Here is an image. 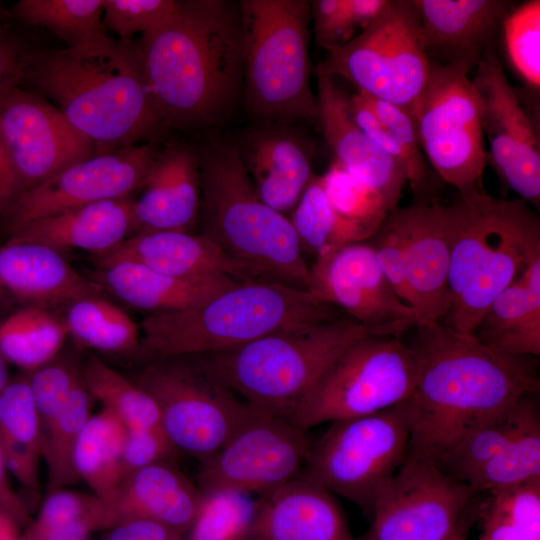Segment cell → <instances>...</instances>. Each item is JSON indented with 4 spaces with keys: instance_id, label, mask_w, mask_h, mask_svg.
Instances as JSON below:
<instances>
[{
    "instance_id": "6da1fadb",
    "label": "cell",
    "mask_w": 540,
    "mask_h": 540,
    "mask_svg": "<svg viewBox=\"0 0 540 540\" xmlns=\"http://www.w3.org/2000/svg\"><path fill=\"white\" fill-rule=\"evenodd\" d=\"M413 328L418 377L407 399L410 451L438 462L471 429L538 393L531 357L503 353L441 322Z\"/></svg>"
},
{
    "instance_id": "7a4b0ae2",
    "label": "cell",
    "mask_w": 540,
    "mask_h": 540,
    "mask_svg": "<svg viewBox=\"0 0 540 540\" xmlns=\"http://www.w3.org/2000/svg\"><path fill=\"white\" fill-rule=\"evenodd\" d=\"M139 44L147 85L167 127L211 124L230 108L243 82L239 4L178 1L172 17Z\"/></svg>"
},
{
    "instance_id": "3957f363",
    "label": "cell",
    "mask_w": 540,
    "mask_h": 540,
    "mask_svg": "<svg viewBox=\"0 0 540 540\" xmlns=\"http://www.w3.org/2000/svg\"><path fill=\"white\" fill-rule=\"evenodd\" d=\"M23 81L53 100L97 153L138 145L167 127L147 85L139 40H118L105 55L25 50Z\"/></svg>"
},
{
    "instance_id": "277c9868",
    "label": "cell",
    "mask_w": 540,
    "mask_h": 540,
    "mask_svg": "<svg viewBox=\"0 0 540 540\" xmlns=\"http://www.w3.org/2000/svg\"><path fill=\"white\" fill-rule=\"evenodd\" d=\"M341 315L308 290L271 280L242 281L199 306L147 315L131 355L148 363L211 354Z\"/></svg>"
},
{
    "instance_id": "5b68a950",
    "label": "cell",
    "mask_w": 540,
    "mask_h": 540,
    "mask_svg": "<svg viewBox=\"0 0 540 540\" xmlns=\"http://www.w3.org/2000/svg\"><path fill=\"white\" fill-rule=\"evenodd\" d=\"M448 207L449 308L441 323L474 334L496 296L540 254V222L523 199L485 191Z\"/></svg>"
},
{
    "instance_id": "8992f818",
    "label": "cell",
    "mask_w": 540,
    "mask_h": 540,
    "mask_svg": "<svg viewBox=\"0 0 540 540\" xmlns=\"http://www.w3.org/2000/svg\"><path fill=\"white\" fill-rule=\"evenodd\" d=\"M402 333L397 328L368 327L341 315L198 357L251 409L290 421L350 345L367 336Z\"/></svg>"
},
{
    "instance_id": "52a82bcc",
    "label": "cell",
    "mask_w": 540,
    "mask_h": 540,
    "mask_svg": "<svg viewBox=\"0 0 540 540\" xmlns=\"http://www.w3.org/2000/svg\"><path fill=\"white\" fill-rule=\"evenodd\" d=\"M199 166L201 234L263 279L309 291L310 268L289 218L258 196L238 149L211 147Z\"/></svg>"
},
{
    "instance_id": "ba28073f",
    "label": "cell",
    "mask_w": 540,
    "mask_h": 540,
    "mask_svg": "<svg viewBox=\"0 0 540 540\" xmlns=\"http://www.w3.org/2000/svg\"><path fill=\"white\" fill-rule=\"evenodd\" d=\"M247 108L272 121L315 120L310 86L311 9L305 0H242Z\"/></svg>"
},
{
    "instance_id": "9c48e42d",
    "label": "cell",
    "mask_w": 540,
    "mask_h": 540,
    "mask_svg": "<svg viewBox=\"0 0 540 540\" xmlns=\"http://www.w3.org/2000/svg\"><path fill=\"white\" fill-rule=\"evenodd\" d=\"M407 399L382 411L331 422L314 440L302 473L356 504L370 520L375 496L409 450Z\"/></svg>"
},
{
    "instance_id": "30bf717a",
    "label": "cell",
    "mask_w": 540,
    "mask_h": 540,
    "mask_svg": "<svg viewBox=\"0 0 540 540\" xmlns=\"http://www.w3.org/2000/svg\"><path fill=\"white\" fill-rule=\"evenodd\" d=\"M326 51L319 64L328 75L412 115L430 71L415 0H388L367 28Z\"/></svg>"
},
{
    "instance_id": "8fae6325",
    "label": "cell",
    "mask_w": 540,
    "mask_h": 540,
    "mask_svg": "<svg viewBox=\"0 0 540 540\" xmlns=\"http://www.w3.org/2000/svg\"><path fill=\"white\" fill-rule=\"evenodd\" d=\"M417 377V356L410 345L399 336H367L332 363L290 422L309 430L382 411L408 399Z\"/></svg>"
},
{
    "instance_id": "7c38bea8",
    "label": "cell",
    "mask_w": 540,
    "mask_h": 540,
    "mask_svg": "<svg viewBox=\"0 0 540 540\" xmlns=\"http://www.w3.org/2000/svg\"><path fill=\"white\" fill-rule=\"evenodd\" d=\"M130 378L154 399L161 428L173 446L200 462L211 457L251 412L198 356L150 361Z\"/></svg>"
},
{
    "instance_id": "4fadbf2b",
    "label": "cell",
    "mask_w": 540,
    "mask_h": 540,
    "mask_svg": "<svg viewBox=\"0 0 540 540\" xmlns=\"http://www.w3.org/2000/svg\"><path fill=\"white\" fill-rule=\"evenodd\" d=\"M422 151L461 198L483 192L488 162L480 103L468 75L430 61L427 82L412 111Z\"/></svg>"
},
{
    "instance_id": "5bb4252c",
    "label": "cell",
    "mask_w": 540,
    "mask_h": 540,
    "mask_svg": "<svg viewBox=\"0 0 540 540\" xmlns=\"http://www.w3.org/2000/svg\"><path fill=\"white\" fill-rule=\"evenodd\" d=\"M313 442L308 430L251 409L226 442L201 462L199 488L207 496L263 495L302 472Z\"/></svg>"
},
{
    "instance_id": "9a60e30c",
    "label": "cell",
    "mask_w": 540,
    "mask_h": 540,
    "mask_svg": "<svg viewBox=\"0 0 540 540\" xmlns=\"http://www.w3.org/2000/svg\"><path fill=\"white\" fill-rule=\"evenodd\" d=\"M475 495L434 459L408 450L378 490L370 526L356 540H445Z\"/></svg>"
},
{
    "instance_id": "2e32d148",
    "label": "cell",
    "mask_w": 540,
    "mask_h": 540,
    "mask_svg": "<svg viewBox=\"0 0 540 540\" xmlns=\"http://www.w3.org/2000/svg\"><path fill=\"white\" fill-rule=\"evenodd\" d=\"M159 150L152 143L97 153L22 193L0 217L9 236L22 226L90 203L131 196L141 189Z\"/></svg>"
},
{
    "instance_id": "e0dca14e",
    "label": "cell",
    "mask_w": 540,
    "mask_h": 540,
    "mask_svg": "<svg viewBox=\"0 0 540 540\" xmlns=\"http://www.w3.org/2000/svg\"><path fill=\"white\" fill-rule=\"evenodd\" d=\"M0 140L22 193L97 154L57 107L19 85L0 94Z\"/></svg>"
},
{
    "instance_id": "ac0fdd59",
    "label": "cell",
    "mask_w": 540,
    "mask_h": 540,
    "mask_svg": "<svg viewBox=\"0 0 540 540\" xmlns=\"http://www.w3.org/2000/svg\"><path fill=\"white\" fill-rule=\"evenodd\" d=\"M471 83L488 138V161L521 199L540 202L539 129L518 93L509 83L496 49H489L475 69Z\"/></svg>"
},
{
    "instance_id": "d6986e66",
    "label": "cell",
    "mask_w": 540,
    "mask_h": 540,
    "mask_svg": "<svg viewBox=\"0 0 540 540\" xmlns=\"http://www.w3.org/2000/svg\"><path fill=\"white\" fill-rule=\"evenodd\" d=\"M309 291L368 327L405 332L416 325L413 308L395 293L368 240L317 257L310 268Z\"/></svg>"
},
{
    "instance_id": "ffe728a7",
    "label": "cell",
    "mask_w": 540,
    "mask_h": 540,
    "mask_svg": "<svg viewBox=\"0 0 540 540\" xmlns=\"http://www.w3.org/2000/svg\"><path fill=\"white\" fill-rule=\"evenodd\" d=\"M415 5L429 60L469 75L484 54L496 48L515 2L415 0Z\"/></svg>"
},
{
    "instance_id": "44dd1931",
    "label": "cell",
    "mask_w": 540,
    "mask_h": 540,
    "mask_svg": "<svg viewBox=\"0 0 540 540\" xmlns=\"http://www.w3.org/2000/svg\"><path fill=\"white\" fill-rule=\"evenodd\" d=\"M61 252L12 238L0 245V316L24 308L66 307L81 297L102 294Z\"/></svg>"
},
{
    "instance_id": "7402d4cb",
    "label": "cell",
    "mask_w": 540,
    "mask_h": 540,
    "mask_svg": "<svg viewBox=\"0 0 540 540\" xmlns=\"http://www.w3.org/2000/svg\"><path fill=\"white\" fill-rule=\"evenodd\" d=\"M242 540H356L334 494L302 472L260 495Z\"/></svg>"
},
{
    "instance_id": "603a6c76",
    "label": "cell",
    "mask_w": 540,
    "mask_h": 540,
    "mask_svg": "<svg viewBox=\"0 0 540 540\" xmlns=\"http://www.w3.org/2000/svg\"><path fill=\"white\" fill-rule=\"evenodd\" d=\"M394 211L403 235L416 325L441 322L449 308V207L418 202Z\"/></svg>"
},
{
    "instance_id": "cb8c5ba5",
    "label": "cell",
    "mask_w": 540,
    "mask_h": 540,
    "mask_svg": "<svg viewBox=\"0 0 540 540\" xmlns=\"http://www.w3.org/2000/svg\"><path fill=\"white\" fill-rule=\"evenodd\" d=\"M316 76L315 120L335 156L334 161L378 191L392 210L396 209L407 182L403 168L356 124L350 112L349 96L320 64Z\"/></svg>"
},
{
    "instance_id": "d4e9b609",
    "label": "cell",
    "mask_w": 540,
    "mask_h": 540,
    "mask_svg": "<svg viewBox=\"0 0 540 540\" xmlns=\"http://www.w3.org/2000/svg\"><path fill=\"white\" fill-rule=\"evenodd\" d=\"M206 498L199 487L165 461L129 475L103 501L115 525L131 519L151 520L183 535L193 527Z\"/></svg>"
},
{
    "instance_id": "484cf974",
    "label": "cell",
    "mask_w": 540,
    "mask_h": 540,
    "mask_svg": "<svg viewBox=\"0 0 540 540\" xmlns=\"http://www.w3.org/2000/svg\"><path fill=\"white\" fill-rule=\"evenodd\" d=\"M138 199L133 201L135 232L186 231L201 203L199 158L188 148L160 151Z\"/></svg>"
},
{
    "instance_id": "4316f807",
    "label": "cell",
    "mask_w": 540,
    "mask_h": 540,
    "mask_svg": "<svg viewBox=\"0 0 540 540\" xmlns=\"http://www.w3.org/2000/svg\"><path fill=\"white\" fill-rule=\"evenodd\" d=\"M123 260L182 278L227 275L240 281L266 280L204 235L186 231L138 233L98 259L100 266Z\"/></svg>"
},
{
    "instance_id": "83f0119b",
    "label": "cell",
    "mask_w": 540,
    "mask_h": 540,
    "mask_svg": "<svg viewBox=\"0 0 540 540\" xmlns=\"http://www.w3.org/2000/svg\"><path fill=\"white\" fill-rule=\"evenodd\" d=\"M129 197L90 203L32 221L7 236L62 252L79 249L102 258L135 232Z\"/></svg>"
},
{
    "instance_id": "f1b7e54d",
    "label": "cell",
    "mask_w": 540,
    "mask_h": 540,
    "mask_svg": "<svg viewBox=\"0 0 540 540\" xmlns=\"http://www.w3.org/2000/svg\"><path fill=\"white\" fill-rule=\"evenodd\" d=\"M127 305L161 314L199 306L240 280L227 275L182 278L123 260L104 266L93 280Z\"/></svg>"
},
{
    "instance_id": "f546056e",
    "label": "cell",
    "mask_w": 540,
    "mask_h": 540,
    "mask_svg": "<svg viewBox=\"0 0 540 540\" xmlns=\"http://www.w3.org/2000/svg\"><path fill=\"white\" fill-rule=\"evenodd\" d=\"M475 337L503 353L540 354V254L499 293L479 321Z\"/></svg>"
},
{
    "instance_id": "4dcf8cb0",
    "label": "cell",
    "mask_w": 540,
    "mask_h": 540,
    "mask_svg": "<svg viewBox=\"0 0 540 540\" xmlns=\"http://www.w3.org/2000/svg\"><path fill=\"white\" fill-rule=\"evenodd\" d=\"M240 155L261 200L283 215L292 212L314 174L301 141L286 132L264 131Z\"/></svg>"
},
{
    "instance_id": "1f68e13d",
    "label": "cell",
    "mask_w": 540,
    "mask_h": 540,
    "mask_svg": "<svg viewBox=\"0 0 540 540\" xmlns=\"http://www.w3.org/2000/svg\"><path fill=\"white\" fill-rule=\"evenodd\" d=\"M0 451L8 473L18 482L20 495L32 512L40 498L43 431L26 372L11 378L0 394Z\"/></svg>"
},
{
    "instance_id": "d6a6232c",
    "label": "cell",
    "mask_w": 540,
    "mask_h": 540,
    "mask_svg": "<svg viewBox=\"0 0 540 540\" xmlns=\"http://www.w3.org/2000/svg\"><path fill=\"white\" fill-rule=\"evenodd\" d=\"M13 14L26 25L50 31L78 54H109L118 42L106 33L103 0H20Z\"/></svg>"
},
{
    "instance_id": "836d02e7",
    "label": "cell",
    "mask_w": 540,
    "mask_h": 540,
    "mask_svg": "<svg viewBox=\"0 0 540 540\" xmlns=\"http://www.w3.org/2000/svg\"><path fill=\"white\" fill-rule=\"evenodd\" d=\"M538 421L536 394H527L467 432L437 464L450 477L464 483L470 474Z\"/></svg>"
},
{
    "instance_id": "e575fe53",
    "label": "cell",
    "mask_w": 540,
    "mask_h": 540,
    "mask_svg": "<svg viewBox=\"0 0 540 540\" xmlns=\"http://www.w3.org/2000/svg\"><path fill=\"white\" fill-rule=\"evenodd\" d=\"M67 336L63 319L50 309L24 308L0 319V352L26 373L55 358Z\"/></svg>"
},
{
    "instance_id": "d590c367",
    "label": "cell",
    "mask_w": 540,
    "mask_h": 540,
    "mask_svg": "<svg viewBox=\"0 0 540 540\" xmlns=\"http://www.w3.org/2000/svg\"><path fill=\"white\" fill-rule=\"evenodd\" d=\"M126 427L108 411L91 415L79 437L74 466L93 494L107 500L123 481L121 457Z\"/></svg>"
},
{
    "instance_id": "8d00e7d4",
    "label": "cell",
    "mask_w": 540,
    "mask_h": 540,
    "mask_svg": "<svg viewBox=\"0 0 540 540\" xmlns=\"http://www.w3.org/2000/svg\"><path fill=\"white\" fill-rule=\"evenodd\" d=\"M62 319L78 344L100 352L131 355L140 340V327L102 294L72 301Z\"/></svg>"
},
{
    "instance_id": "74e56055",
    "label": "cell",
    "mask_w": 540,
    "mask_h": 540,
    "mask_svg": "<svg viewBox=\"0 0 540 540\" xmlns=\"http://www.w3.org/2000/svg\"><path fill=\"white\" fill-rule=\"evenodd\" d=\"M479 540H540V478L487 491Z\"/></svg>"
},
{
    "instance_id": "f35d334b",
    "label": "cell",
    "mask_w": 540,
    "mask_h": 540,
    "mask_svg": "<svg viewBox=\"0 0 540 540\" xmlns=\"http://www.w3.org/2000/svg\"><path fill=\"white\" fill-rule=\"evenodd\" d=\"M302 251L325 255L343 245L373 236L361 225L340 216L328 202L319 175L313 174L289 219Z\"/></svg>"
},
{
    "instance_id": "ab89813d",
    "label": "cell",
    "mask_w": 540,
    "mask_h": 540,
    "mask_svg": "<svg viewBox=\"0 0 540 540\" xmlns=\"http://www.w3.org/2000/svg\"><path fill=\"white\" fill-rule=\"evenodd\" d=\"M86 387L102 409L118 419L127 430L161 427L154 399L130 377L91 356L83 365Z\"/></svg>"
},
{
    "instance_id": "60d3db41",
    "label": "cell",
    "mask_w": 540,
    "mask_h": 540,
    "mask_svg": "<svg viewBox=\"0 0 540 540\" xmlns=\"http://www.w3.org/2000/svg\"><path fill=\"white\" fill-rule=\"evenodd\" d=\"M91 399L84 378L43 432V460L47 468V494L79 481L74 455L81 432L90 418Z\"/></svg>"
},
{
    "instance_id": "b9f144b4",
    "label": "cell",
    "mask_w": 540,
    "mask_h": 540,
    "mask_svg": "<svg viewBox=\"0 0 540 540\" xmlns=\"http://www.w3.org/2000/svg\"><path fill=\"white\" fill-rule=\"evenodd\" d=\"M540 478V421L464 481L475 494Z\"/></svg>"
},
{
    "instance_id": "7bdbcfd3",
    "label": "cell",
    "mask_w": 540,
    "mask_h": 540,
    "mask_svg": "<svg viewBox=\"0 0 540 540\" xmlns=\"http://www.w3.org/2000/svg\"><path fill=\"white\" fill-rule=\"evenodd\" d=\"M319 177L332 208L343 218L361 225L373 235L393 211L378 191L354 177L335 161Z\"/></svg>"
},
{
    "instance_id": "ee69618b",
    "label": "cell",
    "mask_w": 540,
    "mask_h": 540,
    "mask_svg": "<svg viewBox=\"0 0 540 540\" xmlns=\"http://www.w3.org/2000/svg\"><path fill=\"white\" fill-rule=\"evenodd\" d=\"M388 0H315L310 2L313 32L325 50L343 45L369 26Z\"/></svg>"
},
{
    "instance_id": "f6af8a7d",
    "label": "cell",
    "mask_w": 540,
    "mask_h": 540,
    "mask_svg": "<svg viewBox=\"0 0 540 540\" xmlns=\"http://www.w3.org/2000/svg\"><path fill=\"white\" fill-rule=\"evenodd\" d=\"M508 58L528 88L540 87V1L515 4L506 17L502 33Z\"/></svg>"
},
{
    "instance_id": "bcb514c9",
    "label": "cell",
    "mask_w": 540,
    "mask_h": 540,
    "mask_svg": "<svg viewBox=\"0 0 540 540\" xmlns=\"http://www.w3.org/2000/svg\"><path fill=\"white\" fill-rule=\"evenodd\" d=\"M83 378V366L73 353H59L48 363L27 373L43 432L63 409Z\"/></svg>"
},
{
    "instance_id": "7dc6e473",
    "label": "cell",
    "mask_w": 540,
    "mask_h": 540,
    "mask_svg": "<svg viewBox=\"0 0 540 540\" xmlns=\"http://www.w3.org/2000/svg\"><path fill=\"white\" fill-rule=\"evenodd\" d=\"M360 94L374 116L406 155L409 165L407 182L412 191L414 194H424L428 190L429 172L412 115L402 107Z\"/></svg>"
},
{
    "instance_id": "c3c4849f",
    "label": "cell",
    "mask_w": 540,
    "mask_h": 540,
    "mask_svg": "<svg viewBox=\"0 0 540 540\" xmlns=\"http://www.w3.org/2000/svg\"><path fill=\"white\" fill-rule=\"evenodd\" d=\"M177 7L174 0H103V22L118 40H132L163 25Z\"/></svg>"
},
{
    "instance_id": "681fc988",
    "label": "cell",
    "mask_w": 540,
    "mask_h": 540,
    "mask_svg": "<svg viewBox=\"0 0 540 540\" xmlns=\"http://www.w3.org/2000/svg\"><path fill=\"white\" fill-rule=\"evenodd\" d=\"M394 210L368 242L374 250L382 273L397 296L413 308V299L407 282L403 235Z\"/></svg>"
},
{
    "instance_id": "f907efd6",
    "label": "cell",
    "mask_w": 540,
    "mask_h": 540,
    "mask_svg": "<svg viewBox=\"0 0 540 540\" xmlns=\"http://www.w3.org/2000/svg\"><path fill=\"white\" fill-rule=\"evenodd\" d=\"M176 450L161 427L127 430L121 457L123 480L145 467L170 461Z\"/></svg>"
},
{
    "instance_id": "816d5d0a",
    "label": "cell",
    "mask_w": 540,
    "mask_h": 540,
    "mask_svg": "<svg viewBox=\"0 0 540 540\" xmlns=\"http://www.w3.org/2000/svg\"><path fill=\"white\" fill-rule=\"evenodd\" d=\"M25 50L11 34L0 14V94L20 85Z\"/></svg>"
},
{
    "instance_id": "f5cc1de1",
    "label": "cell",
    "mask_w": 540,
    "mask_h": 540,
    "mask_svg": "<svg viewBox=\"0 0 540 540\" xmlns=\"http://www.w3.org/2000/svg\"><path fill=\"white\" fill-rule=\"evenodd\" d=\"M183 535L160 523L131 519L110 528L103 540H183Z\"/></svg>"
},
{
    "instance_id": "db71d44e",
    "label": "cell",
    "mask_w": 540,
    "mask_h": 540,
    "mask_svg": "<svg viewBox=\"0 0 540 540\" xmlns=\"http://www.w3.org/2000/svg\"><path fill=\"white\" fill-rule=\"evenodd\" d=\"M0 508L11 515L22 527L30 522V510L19 492L9 481V473L0 451Z\"/></svg>"
},
{
    "instance_id": "11a10c76",
    "label": "cell",
    "mask_w": 540,
    "mask_h": 540,
    "mask_svg": "<svg viewBox=\"0 0 540 540\" xmlns=\"http://www.w3.org/2000/svg\"><path fill=\"white\" fill-rule=\"evenodd\" d=\"M21 193L16 174L0 140V217L15 203Z\"/></svg>"
},
{
    "instance_id": "9f6ffc18",
    "label": "cell",
    "mask_w": 540,
    "mask_h": 540,
    "mask_svg": "<svg viewBox=\"0 0 540 540\" xmlns=\"http://www.w3.org/2000/svg\"><path fill=\"white\" fill-rule=\"evenodd\" d=\"M478 503L473 499L465 510L455 531L445 540H468L469 532L475 522H477Z\"/></svg>"
},
{
    "instance_id": "6f0895ef",
    "label": "cell",
    "mask_w": 540,
    "mask_h": 540,
    "mask_svg": "<svg viewBox=\"0 0 540 540\" xmlns=\"http://www.w3.org/2000/svg\"><path fill=\"white\" fill-rule=\"evenodd\" d=\"M21 526L0 508V540H22Z\"/></svg>"
},
{
    "instance_id": "680465c9",
    "label": "cell",
    "mask_w": 540,
    "mask_h": 540,
    "mask_svg": "<svg viewBox=\"0 0 540 540\" xmlns=\"http://www.w3.org/2000/svg\"><path fill=\"white\" fill-rule=\"evenodd\" d=\"M11 377L8 370V362L5 360L3 355L0 352V394L7 386Z\"/></svg>"
}]
</instances>
